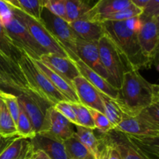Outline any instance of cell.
<instances>
[{
  "instance_id": "1",
  "label": "cell",
  "mask_w": 159,
  "mask_h": 159,
  "mask_svg": "<svg viewBox=\"0 0 159 159\" xmlns=\"http://www.w3.org/2000/svg\"><path fill=\"white\" fill-rule=\"evenodd\" d=\"M102 24L106 34L116 45L130 70L139 71L152 66L154 61L144 56L138 40L141 25L139 16L124 21H105Z\"/></svg>"
},
{
  "instance_id": "2",
  "label": "cell",
  "mask_w": 159,
  "mask_h": 159,
  "mask_svg": "<svg viewBox=\"0 0 159 159\" xmlns=\"http://www.w3.org/2000/svg\"><path fill=\"white\" fill-rule=\"evenodd\" d=\"M115 101L124 115L135 116L143 109L159 102V87L148 82L139 71H128L124 73Z\"/></svg>"
},
{
  "instance_id": "3",
  "label": "cell",
  "mask_w": 159,
  "mask_h": 159,
  "mask_svg": "<svg viewBox=\"0 0 159 159\" xmlns=\"http://www.w3.org/2000/svg\"><path fill=\"white\" fill-rule=\"evenodd\" d=\"M18 65L24 75L30 91L35 93L52 107L60 101L67 100L27 54L23 53Z\"/></svg>"
},
{
  "instance_id": "4",
  "label": "cell",
  "mask_w": 159,
  "mask_h": 159,
  "mask_svg": "<svg viewBox=\"0 0 159 159\" xmlns=\"http://www.w3.org/2000/svg\"><path fill=\"white\" fill-rule=\"evenodd\" d=\"M40 21L65 50L68 57L73 61H79L76 51L77 36L71 29L69 23L54 15L44 7L42 8L40 12Z\"/></svg>"
},
{
  "instance_id": "5",
  "label": "cell",
  "mask_w": 159,
  "mask_h": 159,
  "mask_svg": "<svg viewBox=\"0 0 159 159\" xmlns=\"http://www.w3.org/2000/svg\"><path fill=\"white\" fill-rule=\"evenodd\" d=\"M12 11L17 19L24 25L34 40L48 54H54L61 57H68L65 50L54 38L51 33L48 30V29L40 20H36L22 9H16L13 6H12Z\"/></svg>"
},
{
  "instance_id": "6",
  "label": "cell",
  "mask_w": 159,
  "mask_h": 159,
  "mask_svg": "<svg viewBox=\"0 0 159 159\" xmlns=\"http://www.w3.org/2000/svg\"><path fill=\"white\" fill-rule=\"evenodd\" d=\"M99 57L104 68L114 81L119 89L124 73L131 71L111 39L105 34L98 41Z\"/></svg>"
},
{
  "instance_id": "7",
  "label": "cell",
  "mask_w": 159,
  "mask_h": 159,
  "mask_svg": "<svg viewBox=\"0 0 159 159\" xmlns=\"http://www.w3.org/2000/svg\"><path fill=\"white\" fill-rule=\"evenodd\" d=\"M6 33L14 44L23 53L35 60L45 54H48L31 36L24 25L12 13V16L2 22Z\"/></svg>"
},
{
  "instance_id": "8",
  "label": "cell",
  "mask_w": 159,
  "mask_h": 159,
  "mask_svg": "<svg viewBox=\"0 0 159 159\" xmlns=\"http://www.w3.org/2000/svg\"><path fill=\"white\" fill-rule=\"evenodd\" d=\"M17 97L19 103L30 120L34 132L37 134L43 131L46 111L52 106L32 92L22 93L18 95Z\"/></svg>"
},
{
  "instance_id": "9",
  "label": "cell",
  "mask_w": 159,
  "mask_h": 159,
  "mask_svg": "<svg viewBox=\"0 0 159 159\" xmlns=\"http://www.w3.org/2000/svg\"><path fill=\"white\" fill-rule=\"evenodd\" d=\"M76 51L77 56L90 69L94 71L99 75L110 82L113 86L116 88L114 81L113 80L107 70L104 68L99 57L98 42H89L82 40L77 37L76 41Z\"/></svg>"
},
{
  "instance_id": "10",
  "label": "cell",
  "mask_w": 159,
  "mask_h": 159,
  "mask_svg": "<svg viewBox=\"0 0 159 159\" xmlns=\"http://www.w3.org/2000/svg\"><path fill=\"white\" fill-rule=\"evenodd\" d=\"M141 21L138 34L140 46L144 56L154 61L158 52L159 17Z\"/></svg>"
},
{
  "instance_id": "11",
  "label": "cell",
  "mask_w": 159,
  "mask_h": 159,
  "mask_svg": "<svg viewBox=\"0 0 159 159\" xmlns=\"http://www.w3.org/2000/svg\"><path fill=\"white\" fill-rule=\"evenodd\" d=\"M73 125L74 124L57 111L54 107H51L46 111L45 124L42 132H48L64 142L75 134Z\"/></svg>"
},
{
  "instance_id": "12",
  "label": "cell",
  "mask_w": 159,
  "mask_h": 159,
  "mask_svg": "<svg viewBox=\"0 0 159 159\" xmlns=\"http://www.w3.org/2000/svg\"><path fill=\"white\" fill-rule=\"evenodd\" d=\"M73 88L79 99L80 103L93 110L104 113L103 105L100 93L82 75L73 80Z\"/></svg>"
},
{
  "instance_id": "13",
  "label": "cell",
  "mask_w": 159,
  "mask_h": 159,
  "mask_svg": "<svg viewBox=\"0 0 159 159\" xmlns=\"http://www.w3.org/2000/svg\"><path fill=\"white\" fill-rule=\"evenodd\" d=\"M34 151H43L51 159H69L63 141L48 132H40L30 138Z\"/></svg>"
},
{
  "instance_id": "14",
  "label": "cell",
  "mask_w": 159,
  "mask_h": 159,
  "mask_svg": "<svg viewBox=\"0 0 159 159\" xmlns=\"http://www.w3.org/2000/svg\"><path fill=\"white\" fill-rule=\"evenodd\" d=\"M113 130L129 135L158 138L159 127L151 124L138 116H129L124 114L121 122Z\"/></svg>"
},
{
  "instance_id": "15",
  "label": "cell",
  "mask_w": 159,
  "mask_h": 159,
  "mask_svg": "<svg viewBox=\"0 0 159 159\" xmlns=\"http://www.w3.org/2000/svg\"><path fill=\"white\" fill-rule=\"evenodd\" d=\"M40 60L63 78L72 87L73 80L80 75L75 61L69 57H61L54 54H45L40 57Z\"/></svg>"
},
{
  "instance_id": "16",
  "label": "cell",
  "mask_w": 159,
  "mask_h": 159,
  "mask_svg": "<svg viewBox=\"0 0 159 159\" xmlns=\"http://www.w3.org/2000/svg\"><path fill=\"white\" fill-rule=\"evenodd\" d=\"M69 24L76 36L85 41L98 42L106 34L103 24L99 22L79 19Z\"/></svg>"
},
{
  "instance_id": "17",
  "label": "cell",
  "mask_w": 159,
  "mask_h": 159,
  "mask_svg": "<svg viewBox=\"0 0 159 159\" xmlns=\"http://www.w3.org/2000/svg\"><path fill=\"white\" fill-rule=\"evenodd\" d=\"M76 67L79 70L80 75L85 78L90 84L93 85L99 93L107 95L111 99L116 100L118 96V89L107 82L105 79L90 69L88 66L85 65L82 61L79 60L75 61Z\"/></svg>"
},
{
  "instance_id": "18",
  "label": "cell",
  "mask_w": 159,
  "mask_h": 159,
  "mask_svg": "<svg viewBox=\"0 0 159 159\" xmlns=\"http://www.w3.org/2000/svg\"><path fill=\"white\" fill-rule=\"evenodd\" d=\"M0 75L26 93L31 92L28 89L27 82L18 63L14 62L2 52H0Z\"/></svg>"
},
{
  "instance_id": "19",
  "label": "cell",
  "mask_w": 159,
  "mask_h": 159,
  "mask_svg": "<svg viewBox=\"0 0 159 159\" xmlns=\"http://www.w3.org/2000/svg\"><path fill=\"white\" fill-rule=\"evenodd\" d=\"M33 61L37 65V66L44 73L45 75L49 79V80L51 81L53 85L55 87L56 89L60 92L66 98V99L68 102H80L74 88L70 84H68L63 78L61 77L56 72H54L51 68H50L48 65L43 63L40 60L33 59Z\"/></svg>"
},
{
  "instance_id": "20",
  "label": "cell",
  "mask_w": 159,
  "mask_h": 159,
  "mask_svg": "<svg viewBox=\"0 0 159 159\" xmlns=\"http://www.w3.org/2000/svg\"><path fill=\"white\" fill-rule=\"evenodd\" d=\"M135 150L146 159H159L158 138L125 134Z\"/></svg>"
},
{
  "instance_id": "21",
  "label": "cell",
  "mask_w": 159,
  "mask_h": 159,
  "mask_svg": "<svg viewBox=\"0 0 159 159\" xmlns=\"http://www.w3.org/2000/svg\"><path fill=\"white\" fill-rule=\"evenodd\" d=\"M34 152L30 139L20 137L5 149L0 159H33Z\"/></svg>"
},
{
  "instance_id": "22",
  "label": "cell",
  "mask_w": 159,
  "mask_h": 159,
  "mask_svg": "<svg viewBox=\"0 0 159 159\" xmlns=\"http://www.w3.org/2000/svg\"><path fill=\"white\" fill-rule=\"evenodd\" d=\"M130 4L129 0H97L91 9L81 19L93 20L99 16L125 9Z\"/></svg>"
},
{
  "instance_id": "23",
  "label": "cell",
  "mask_w": 159,
  "mask_h": 159,
  "mask_svg": "<svg viewBox=\"0 0 159 159\" xmlns=\"http://www.w3.org/2000/svg\"><path fill=\"white\" fill-rule=\"evenodd\" d=\"M106 134L111 142L117 148L122 159H146L135 150L134 148L126 138L124 134L116 130H111L106 133Z\"/></svg>"
},
{
  "instance_id": "24",
  "label": "cell",
  "mask_w": 159,
  "mask_h": 159,
  "mask_svg": "<svg viewBox=\"0 0 159 159\" xmlns=\"http://www.w3.org/2000/svg\"><path fill=\"white\" fill-rule=\"evenodd\" d=\"M75 126L76 130L75 131V136L81 143L93 154L96 159H99L100 155L101 140L96 138L94 134V130L79 125Z\"/></svg>"
},
{
  "instance_id": "25",
  "label": "cell",
  "mask_w": 159,
  "mask_h": 159,
  "mask_svg": "<svg viewBox=\"0 0 159 159\" xmlns=\"http://www.w3.org/2000/svg\"><path fill=\"white\" fill-rule=\"evenodd\" d=\"M93 7L89 0H66L65 14L68 23L82 18Z\"/></svg>"
},
{
  "instance_id": "26",
  "label": "cell",
  "mask_w": 159,
  "mask_h": 159,
  "mask_svg": "<svg viewBox=\"0 0 159 159\" xmlns=\"http://www.w3.org/2000/svg\"><path fill=\"white\" fill-rule=\"evenodd\" d=\"M63 143L69 159H96L94 155L79 141L75 136V134Z\"/></svg>"
},
{
  "instance_id": "27",
  "label": "cell",
  "mask_w": 159,
  "mask_h": 159,
  "mask_svg": "<svg viewBox=\"0 0 159 159\" xmlns=\"http://www.w3.org/2000/svg\"><path fill=\"white\" fill-rule=\"evenodd\" d=\"M0 52L2 53L9 58L18 63L23 55V52L17 48L6 33L1 20H0Z\"/></svg>"
},
{
  "instance_id": "28",
  "label": "cell",
  "mask_w": 159,
  "mask_h": 159,
  "mask_svg": "<svg viewBox=\"0 0 159 159\" xmlns=\"http://www.w3.org/2000/svg\"><path fill=\"white\" fill-rule=\"evenodd\" d=\"M100 96L103 105L104 114L115 128L124 118V113L114 99L102 93H100Z\"/></svg>"
},
{
  "instance_id": "29",
  "label": "cell",
  "mask_w": 159,
  "mask_h": 159,
  "mask_svg": "<svg viewBox=\"0 0 159 159\" xmlns=\"http://www.w3.org/2000/svg\"><path fill=\"white\" fill-rule=\"evenodd\" d=\"M141 13H142V9L137 7L134 5L130 4L128 7L125 9L113 12V13L99 16L91 21L99 22V23H103L105 21H124V20L140 16Z\"/></svg>"
},
{
  "instance_id": "30",
  "label": "cell",
  "mask_w": 159,
  "mask_h": 159,
  "mask_svg": "<svg viewBox=\"0 0 159 159\" xmlns=\"http://www.w3.org/2000/svg\"><path fill=\"white\" fill-rule=\"evenodd\" d=\"M0 134L5 137H10L17 134L15 122L1 96H0Z\"/></svg>"
},
{
  "instance_id": "31",
  "label": "cell",
  "mask_w": 159,
  "mask_h": 159,
  "mask_svg": "<svg viewBox=\"0 0 159 159\" xmlns=\"http://www.w3.org/2000/svg\"><path fill=\"white\" fill-rule=\"evenodd\" d=\"M71 106L76 116L77 125L96 130L93 117L88 107L80 102H71Z\"/></svg>"
},
{
  "instance_id": "32",
  "label": "cell",
  "mask_w": 159,
  "mask_h": 159,
  "mask_svg": "<svg viewBox=\"0 0 159 159\" xmlns=\"http://www.w3.org/2000/svg\"><path fill=\"white\" fill-rule=\"evenodd\" d=\"M16 127L17 134L22 138H31L36 134L29 117L20 105V113H19L18 120H17L16 124Z\"/></svg>"
},
{
  "instance_id": "33",
  "label": "cell",
  "mask_w": 159,
  "mask_h": 159,
  "mask_svg": "<svg viewBox=\"0 0 159 159\" xmlns=\"http://www.w3.org/2000/svg\"><path fill=\"white\" fill-rule=\"evenodd\" d=\"M89 110L92 117H93L95 129H97L102 134L108 133V132L114 130L113 126L112 125V124L104 113L90 108H89Z\"/></svg>"
},
{
  "instance_id": "34",
  "label": "cell",
  "mask_w": 159,
  "mask_h": 159,
  "mask_svg": "<svg viewBox=\"0 0 159 159\" xmlns=\"http://www.w3.org/2000/svg\"><path fill=\"white\" fill-rule=\"evenodd\" d=\"M137 116L149 124L159 127V102H155L143 109Z\"/></svg>"
},
{
  "instance_id": "35",
  "label": "cell",
  "mask_w": 159,
  "mask_h": 159,
  "mask_svg": "<svg viewBox=\"0 0 159 159\" xmlns=\"http://www.w3.org/2000/svg\"><path fill=\"white\" fill-rule=\"evenodd\" d=\"M0 96L6 103L8 110L10 113L12 119H13L15 124L18 120L19 113H20V104H19L18 97L16 95L12 94V93H5L2 92L0 93Z\"/></svg>"
},
{
  "instance_id": "36",
  "label": "cell",
  "mask_w": 159,
  "mask_h": 159,
  "mask_svg": "<svg viewBox=\"0 0 159 159\" xmlns=\"http://www.w3.org/2000/svg\"><path fill=\"white\" fill-rule=\"evenodd\" d=\"M20 7L26 13L29 14L36 20H40V12L42 10L41 0H17Z\"/></svg>"
},
{
  "instance_id": "37",
  "label": "cell",
  "mask_w": 159,
  "mask_h": 159,
  "mask_svg": "<svg viewBox=\"0 0 159 159\" xmlns=\"http://www.w3.org/2000/svg\"><path fill=\"white\" fill-rule=\"evenodd\" d=\"M65 1L66 0H41L42 6L52 13L66 20L65 14Z\"/></svg>"
},
{
  "instance_id": "38",
  "label": "cell",
  "mask_w": 159,
  "mask_h": 159,
  "mask_svg": "<svg viewBox=\"0 0 159 159\" xmlns=\"http://www.w3.org/2000/svg\"><path fill=\"white\" fill-rule=\"evenodd\" d=\"M54 107L57 111H58L66 119H68L71 124H73L74 125H77L76 116L72 106H71V102L67 100L60 101L57 104H55Z\"/></svg>"
},
{
  "instance_id": "39",
  "label": "cell",
  "mask_w": 159,
  "mask_h": 159,
  "mask_svg": "<svg viewBox=\"0 0 159 159\" xmlns=\"http://www.w3.org/2000/svg\"><path fill=\"white\" fill-rule=\"evenodd\" d=\"M159 17V0H150L142 9V13L139 16L140 20Z\"/></svg>"
},
{
  "instance_id": "40",
  "label": "cell",
  "mask_w": 159,
  "mask_h": 159,
  "mask_svg": "<svg viewBox=\"0 0 159 159\" xmlns=\"http://www.w3.org/2000/svg\"><path fill=\"white\" fill-rule=\"evenodd\" d=\"M0 90L5 92V93L16 95V96L22 94V93H26L20 87L16 85L12 82L8 81L4 77H2L1 75H0Z\"/></svg>"
},
{
  "instance_id": "41",
  "label": "cell",
  "mask_w": 159,
  "mask_h": 159,
  "mask_svg": "<svg viewBox=\"0 0 159 159\" xmlns=\"http://www.w3.org/2000/svg\"><path fill=\"white\" fill-rule=\"evenodd\" d=\"M12 16V6L3 0H0V20L1 22L7 20Z\"/></svg>"
},
{
  "instance_id": "42",
  "label": "cell",
  "mask_w": 159,
  "mask_h": 159,
  "mask_svg": "<svg viewBox=\"0 0 159 159\" xmlns=\"http://www.w3.org/2000/svg\"><path fill=\"white\" fill-rule=\"evenodd\" d=\"M20 138L19 135H13V136L10 137H5L0 134V155L4 152L5 149L16 138Z\"/></svg>"
},
{
  "instance_id": "43",
  "label": "cell",
  "mask_w": 159,
  "mask_h": 159,
  "mask_svg": "<svg viewBox=\"0 0 159 159\" xmlns=\"http://www.w3.org/2000/svg\"><path fill=\"white\" fill-rule=\"evenodd\" d=\"M129 1L130 2L131 4L134 5L135 6L142 9L150 0H129Z\"/></svg>"
},
{
  "instance_id": "44",
  "label": "cell",
  "mask_w": 159,
  "mask_h": 159,
  "mask_svg": "<svg viewBox=\"0 0 159 159\" xmlns=\"http://www.w3.org/2000/svg\"><path fill=\"white\" fill-rule=\"evenodd\" d=\"M33 159H51L47 154H45L43 151L37 150L35 151Z\"/></svg>"
},
{
  "instance_id": "45",
  "label": "cell",
  "mask_w": 159,
  "mask_h": 159,
  "mask_svg": "<svg viewBox=\"0 0 159 159\" xmlns=\"http://www.w3.org/2000/svg\"><path fill=\"white\" fill-rule=\"evenodd\" d=\"M3 1H5L6 2H7L8 4L11 5V6H13V7L16 8V9H21L20 5L19 4V2H18V1H17V0H3Z\"/></svg>"
},
{
  "instance_id": "46",
  "label": "cell",
  "mask_w": 159,
  "mask_h": 159,
  "mask_svg": "<svg viewBox=\"0 0 159 159\" xmlns=\"http://www.w3.org/2000/svg\"><path fill=\"white\" fill-rule=\"evenodd\" d=\"M1 92H2V91H1V90H0V93H1Z\"/></svg>"
},
{
  "instance_id": "47",
  "label": "cell",
  "mask_w": 159,
  "mask_h": 159,
  "mask_svg": "<svg viewBox=\"0 0 159 159\" xmlns=\"http://www.w3.org/2000/svg\"><path fill=\"white\" fill-rule=\"evenodd\" d=\"M89 1H90V2H91V1H92V0H89Z\"/></svg>"
},
{
  "instance_id": "48",
  "label": "cell",
  "mask_w": 159,
  "mask_h": 159,
  "mask_svg": "<svg viewBox=\"0 0 159 159\" xmlns=\"http://www.w3.org/2000/svg\"><path fill=\"white\" fill-rule=\"evenodd\" d=\"M1 93H2V92H1Z\"/></svg>"
}]
</instances>
